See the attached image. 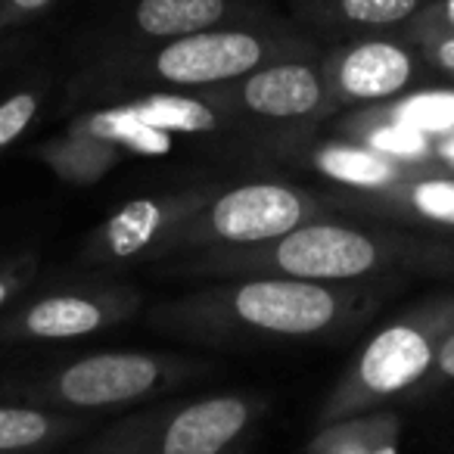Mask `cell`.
<instances>
[{"label":"cell","instance_id":"6da1fadb","mask_svg":"<svg viewBox=\"0 0 454 454\" xmlns=\"http://www.w3.org/2000/svg\"><path fill=\"white\" fill-rule=\"evenodd\" d=\"M165 271L177 278H290L309 284H348L389 271L454 274V240L315 218L262 247L175 255L165 259Z\"/></svg>","mask_w":454,"mask_h":454},{"label":"cell","instance_id":"7a4b0ae2","mask_svg":"<svg viewBox=\"0 0 454 454\" xmlns=\"http://www.w3.org/2000/svg\"><path fill=\"white\" fill-rule=\"evenodd\" d=\"M373 296L371 286L243 278L159 305L153 309V327L206 342L317 340L358 324Z\"/></svg>","mask_w":454,"mask_h":454},{"label":"cell","instance_id":"3957f363","mask_svg":"<svg viewBox=\"0 0 454 454\" xmlns=\"http://www.w3.org/2000/svg\"><path fill=\"white\" fill-rule=\"evenodd\" d=\"M454 327V290L423 299L371 336L324 398L317 427L380 411L427 383L439 346Z\"/></svg>","mask_w":454,"mask_h":454},{"label":"cell","instance_id":"277c9868","mask_svg":"<svg viewBox=\"0 0 454 454\" xmlns=\"http://www.w3.org/2000/svg\"><path fill=\"white\" fill-rule=\"evenodd\" d=\"M200 373H206V364L177 355L97 352L47 367L32 377L0 380V395L35 408L84 414L150 402Z\"/></svg>","mask_w":454,"mask_h":454},{"label":"cell","instance_id":"5b68a950","mask_svg":"<svg viewBox=\"0 0 454 454\" xmlns=\"http://www.w3.org/2000/svg\"><path fill=\"white\" fill-rule=\"evenodd\" d=\"M268 402L253 392H221L156 404L109 423L69 454H231L262 420Z\"/></svg>","mask_w":454,"mask_h":454},{"label":"cell","instance_id":"8992f818","mask_svg":"<svg viewBox=\"0 0 454 454\" xmlns=\"http://www.w3.org/2000/svg\"><path fill=\"white\" fill-rule=\"evenodd\" d=\"M327 202L290 184L255 181L212 196L168 240L165 259L202 249L262 247L321 218ZM162 259V262H165Z\"/></svg>","mask_w":454,"mask_h":454},{"label":"cell","instance_id":"52a82bcc","mask_svg":"<svg viewBox=\"0 0 454 454\" xmlns=\"http://www.w3.org/2000/svg\"><path fill=\"white\" fill-rule=\"evenodd\" d=\"M208 190H187L168 196H140L115 208L82 249L84 265L119 268L131 262H159L165 259L168 240L177 234L206 202Z\"/></svg>","mask_w":454,"mask_h":454},{"label":"cell","instance_id":"ba28073f","mask_svg":"<svg viewBox=\"0 0 454 454\" xmlns=\"http://www.w3.org/2000/svg\"><path fill=\"white\" fill-rule=\"evenodd\" d=\"M280 47L249 28H208L168 41L146 63V75L177 88H221L274 63Z\"/></svg>","mask_w":454,"mask_h":454},{"label":"cell","instance_id":"9c48e42d","mask_svg":"<svg viewBox=\"0 0 454 454\" xmlns=\"http://www.w3.org/2000/svg\"><path fill=\"white\" fill-rule=\"evenodd\" d=\"M140 293L125 286H90V290H59L26 302L0 321V346L22 342L82 340L106 327L128 321L137 311Z\"/></svg>","mask_w":454,"mask_h":454},{"label":"cell","instance_id":"30bf717a","mask_svg":"<svg viewBox=\"0 0 454 454\" xmlns=\"http://www.w3.org/2000/svg\"><path fill=\"white\" fill-rule=\"evenodd\" d=\"M321 75L327 84L330 106L333 103L377 106L417 82L420 59L414 53V44H402L392 38H361L327 53L321 63Z\"/></svg>","mask_w":454,"mask_h":454},{"label":"cell","instance_id":"8fae6325","mask_svg":"<svg viewBox=\"0 0 454 454\" xmlns=\"http://www.w3.org/2000/svg\"><path fill=\"white\" fill-rule=\"evenodd\" d=\"M212 103L218 109L237 106L255 119L299 121L321 115L330 106V94L321 66L309 59H274L243 75L237 88H218Z\"/></svg>","mask_w":454,"mask_h":454},{"label":"cell","instance_id":"7c38bea8","mask_svg":"<svg viewBox=\"0 0 454 454\" xmlns=\"http://www.w3.org/2000/svg\"><path fill=\"white\" fill-rule=\"evenodd\" d=\"M90 429L84 414L0 402V454H51Z\"/></svg>","mask_w":454,"mask_h":454},{"label":"cell","instance_id":"4fadbf2b","mask_svg":"<svg viewBox=\"0 0 454 454\" xmlns=\"http://www.w3.org/2000/svg\"><path fill=\"white\" fill-rule=\"evenodd\" d=\"M364 202L377 206L380 212L398 221H417V224L435 227V231H454V177L435 175L427 168H411L395 187L383 193L364 196Z\"/></svg>","mask_w":454,"mask_h":454},{"label":"cell","instance_id":"5bb4252c","mask_svg":"<svg viewBox=\"0 0 454 454\" xmlns=\"http://www.w3.org/2000/svg\"><path fill=\"white\" fill-rule=\"evenodd\" d=\"M311 162L321 175L333 177L336 184L355 190L358 196L383 193V190L395 187L411 165L392 162V159L380 156L377 150L361 144H340V140H327L311 153Z\"/></svg>","mask_w":454,"mask_h":454},{"label":"cell","instance_id":"9a60e30c","mask_svg":"<svg viewBox=\"0 0 454 454\" xmlns=\"http://www.w3.org/2000/svg\"><path fill=\"white\" fill-rule=\"evenodd\" d=\"M231 13V0H137L134 28L146 38L177 41L218 28Z\"/></svg>","mask_w":454,"mask_h":454},{"label":"cell","instance_id":"2e32d148","mask_svg":"<svg viewBox=\"0 0 454 454\" xmlns=\"http://www.w3.org/2000/svg\"><path fill=\"white\" fill-rule=\"evenodd\" d=\"M134 121L162 134H212L221 128V109L212 100L187 94H146L140 100L119 103Z\"/></svg>","mask_w":454,"mask_h":454},{"label":"cell","instance_id":"e0dca14e","mask_svg":"<svg viewBox=\"0 0 454 454\" xmlns=\"http://www.w3.org/2000/svg\"><path fill=\"white\" fill-rule=\"evenodd\" d=\"M32 153L53 175H59L69 184H97L121 159L119 146L75 131V128H66V134L38 144Z\"/></svg>","mask_w":454,"mask_h":454},{"label":"cell","instance_id":"ac0fdd59","mask_svg":"<svg viewBox=\"0 0 454 454\" xmlns=\"http://www.w3.org/2000/svg\"><path fill=\"white\" fill-rule=\"evenodd\" d=\"M309 454H398V417L371 411L327 423L309 442Z\"/></svg>","mask_w":454,"mask_h":454},{"label":"cell","instance_id":"d6986e66","mask_svg":"<svg viewBox=\"0 0 454 454\" xmlns=\"http://www.w3.org/2000/svg\"><path fill=\"white\" fill-rule=\"evenodd\" d=\"M346 131L361 137V146H371L380 156L392 159V162L411 165V168H420V162L433 159V137L414 131V128L395 125L389 119H380L371 109L355 115L346 125Z\"/></svg>","mask_w":454,"mask_h":454},{"label":"cell","instance_id":"ffe728a7","mask_svg":"<svg viewBox=\"0 0 454 454\" xmlns=\"http://www.w3.org/2000/svg\"><path fill=\"white\" fill-rule=\"evenodd\" d=\"M371 113L427 137H448L454 134V90H420L392 106H371Z\"/></svg>","mask_w":454,"mask_h":454},{"label":"cell","instance_id":"44dd1931","mask_svg":"<svg viewBox=\"0 0 454 454\" xmlns=\"http://www.w3.org/2000/svg\"><path fill=\"white\" fill-rule=\"evenodd\" d=\"M429 0H333L336 16L355 28H389L411 22Z\"/></svg>","mask_w":454,"mask_h":454},{"label":"cell","instance_id":"7402d4cb","mask_svg":"<svg viewBox=\"0 0 454 454\" xmlns=\"http://www.w3.org/2000/svg\"><path fill=\"white\" fill-rule=\"evenodd\" d=\"M38 106L41 97L35 90H20V94H10L7 100L0 103V153L26 134V128L38 115Z\"/></svg>","mask_w":454,"mask_h":454},{"label":"cell","instance_id":"603a6c76","mask_svg":"<svg viewBox=\"0 0 454 454\" xmlns=\"http://www.w3.org/2000/svg\"><path fill=\"white\" fill-rule=\"evenodd\" d=\"M411 44L420 47L423 59L442 72V75L454 78V32H442L420 20H411Z\"/></svg>","mask_w":454,"mask_h":454},{"label":"cell","instance_id":"cb8c5ba5","mask_svg":"<svg viewBox=\"0 0 454 454\" xmlns=\"http://www.w3.org/2000/svg\"><path fill=\"white\" fill-rule=\"evenodd\" d=\"M35 278V259H16L10 265H0V311L7 309L16 296H22Z\"/></svg>","mask_w":454,"mask_h":454},{"label":"cell","instance_id":"d4e9b609","mask_svg":"<svg viewBox=\"0 0 454 454\" xmlns=\"http://www.w3.org/2000/svg\"><path fill=\"white\" fill-rule=\"evenodd\" d=\"M57 0H0V35L28 26Z\"/></svg>","mask_w":454,"mask_h":454},{"label":"cell","instance_id":"484cf974","mask_svg":"<svg viewBox=\"0 0 454 454\" xmlns=\"http://www.w3.org/2000/svg\"><path fill=\"white\" fill-rule=\"evenodd\" d=\"M433 383H454V327H451V333L442 340L439 355H435V364L423 386H433Z\"/></svg>","mask_w":454,"mask_h":454},{"label":"cell","instance_id":"4316f807","mask_svg":"<svg viewBox=\"0 0 454 454\" xmlns=\"http://www.w3.org/2000/svg\"><path fill=\"white\" fill-rule=\"evenodd\" d=\"M414 20L427 22L433 28H442V32H454V0H435V4H427Z\"/></svg>","mask_w":454,"mask_h":454},{"label":"cell","instance_id":"83f0119b","mask_svg":"<svg viewBox=\"0 0 454 454\" xmlns=\"http://www.w3.org/2000/svg\"><path fill=\"white\" fill-rule=\"evenodd\" d=\"M433 159H439L442 165L454 168V134H448V137H435V140H433Z\"/></svg>","mask_w":454,"mask_h":454}]
</instances>
